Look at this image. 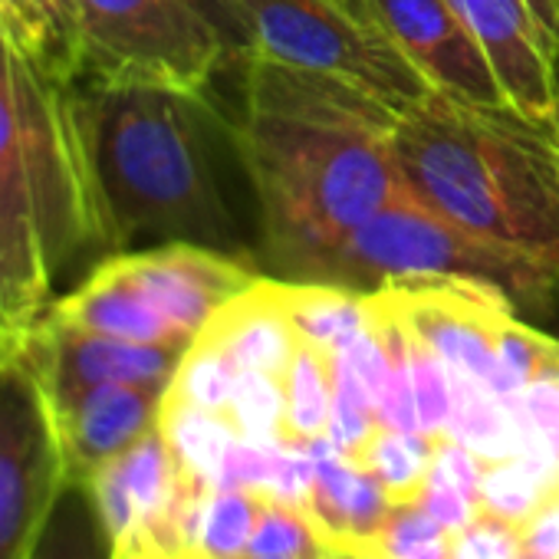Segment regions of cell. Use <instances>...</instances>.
Segmentation results:
<instances>
[{
  "mask_svg": "<svg viewBox=\"0 0 559 559\" xmlns=\"http://www.w3.org/2000/svg\"><path fill=\"white\" fill-rule=\"evenodd\" d=\"M556 132H559V129H556Z\"/></svg>",
  "mask_w": 559,
  "mask_h": 559,
  "instance_id": "44",
  "label": "cell"
},
{
  "mask_svg": "<svg viewBox=\"0 0 559 559\" xmlns=\"http://www.w3.org/2000/svg\"><path fill=\"white\" fill-rule=\"evenodd\" d=\"M237 559H297V556H237Z\"/></svg>",
  "mask_w": 559,
  "mask_h": 559,
  "instance_id": "38",
  "label": "cell"
},
{
  "mask_svg": "<svg viewBox=\"0 0 559 559\" xmlns=\"http://www.w3.org/2000/svg\"><path fill=\"white\" fill-rule=\"evenodd\" d=\"M158 428L181 467V474L198 484L201 490H214L227 461L230 444L237 441L234 428L211 412L181 405L165 399L162 402V415H158Z\"/></svg>",
  "mask_w": 559,
  "mask_h": 559,
  "instance_id": "19",
  "label": "cell"
},
{
  "mask_svg": "<svg viewBox=\"0 0 559 559\" xmlns=\"http://www.w3.org/2000/svg\"><path fill=\"white\" fill-rule=\"evenodd\" d=\"M507 402L523 428V441L539 444L559 467V349L539 369V376Z\"/></svg>",
  "mask_w": 559,
  "mask_h": 559,
  "instance_id": "29",
  "label": "cell"
},
{
  "mask_svg": "<svg viewBox=\"0 0 559 559\" xmlns=\"http://www.w3.org/2000/svg\"><path fill=\"white\" fill-rule=\"evenodd\" d=\"M559 343L536 333L533 326H523L510 310L497 320L493 330V385L490 392L500 399H510L526 382L539 376V369L556 356Z\"/></svg>",
  "mask_w": 559,
  "mask_h": 559,
  "instance_id": "26",
  "label": "cell"
},
{
  "mask_svg": "<svg viewBox=\"0 0 559 559\" xmlns=\"http://www.w3.org/2000/svg\"><path fill=\"white\" fill-rule=\"evenodd\" d=\"M552 83H556V103H559V24H556V40H552Z\"/></svg>",
  "mask_w": 559,
  "mask_h": 559,
  "instance_id": "37",
  "label": "cell"
},
{
  "mask_svg": "<svg viewBox=\"0 0 559 559\" xmlns=\"http://www.w3.org/2000/svg\"><path fill=\"white\" fill-rule=\"evenodd\" d=\"M326 543L320 539L310 516L284 500L260 497L257 523L247 543V556H297V559H320Z\"/></svg>",
  "mask_w": 559,
  "mask_h": 559,
  "instance_id": "27",
  "label": "cell"
},
{
  "mask_svg": "<svg viewBox=\"0 0 559 559\" xmlns=\"http://www.w3.org/2000/svg\"><path fill=\"white\" fill-rule=\"evenodd\" d=\"M253 57L353 83L405 112L431 86L405 53L340 0H237Z\"/></svg>",
  "mask_w": 559,
  "mask_h": 559,
  "instance_id": "7",
  "label": "cell"
},
{
  "mask_svg": "<svg viewBox=\"0 0 559 559\" xmlns=\"http://www.w3.org/2000/svg\"><path fill=\"white\" fill-rule=\"evenodd\" d=\"M484 50L507 106L526 119L552 122L559 112L552 83L556 21L546 0H448Z\"/></svg>",
  "mask_w": 559,
  "mask_h": 559,
  "instance_id": "10",
  "label": "cell"
},
{
  "mask_svg": "<svg viewBox=\"0 0 559 559\" xmlns=\"http://www.w3.org/2000/svg\"><path fill=\"white\" fill-rule=\"evenodd\" d=\"M276 284L300 343L317 346L330 356L349 346L372 320L369 297L346 287L313 284V280H276Z\"/></svg>",
  "mask_w": 559,
  "mask_h": 559,
  "instance_id": "17",
  "label": "cell"
},
{
  "mask_svg": "<svg viewBox=\"0 0 559 559\" xmlns=\"http://www.w3.org/2000/svg\"><path fill=\"white\" fill-rule=\"evenodd\" d=\"M21 346H24V336H21V333H14V330H8V326H0V362H8L11 356H17Z\"/></svg>",
  "mask_w": 559,
  "mask_h": 559,
  "instance_id": "36",
  "label": "cell"
},
{
  "mask_svg": "<svg viewBox=\"0 0 559 559\" xmlns=\"http://www.w3.org/2000/svg\"><path fill=\"white\" fill-rule=\"evenodd\" d=\"M552 122H556V129H559V112H556V119H552Z\"/></svg>",
  "mask_w": 559,
  "mask_h": 559,
  "instance_id": "43",
  "label": "cell"
},
{
  "mask_svg": "<svg viewBox=\"0 0 559 559\" xmlns=\"http://www.w3.org/2000/svg\"><path fill=\"white\" fill-rule=\"evenodd\" d=\"M412 280L477 284L500 290L510 304H539L559 284L546 266L464 234L408 191L366 217L336 247L313 284H336L369 297Z\"/></svg>",
  "mask_w": 559,
  "mask_h": 559,
  "instance_id": "6",
  "label": "cell"
},
{
  "mask_svg": "<svg viewBox=\"0 0 559 559\" xmlns=\"http://www.w3.org/2000/svg\"><path fill=\"white\" fill-rule=\"evenodd\" d=\"M168 389L158 385H93L63 399H50L63 457L73 480L93 477L106 461L129 451L152 428H158Z\"/></svg>",
  "mask_w": 559,
  "mask_h": 559,
  "instance_id": "13",
  "label": "cell"
},
{
  "mask_svg": "<svg viewBox=\"0 0 559 559\" xmlns=\"http://www.w3.org/2000/svg\"><path fill=\"white\" fill-rule=\"evenodd\" d=\"M399 109L326 73L243 60V119L230 132L257 194L263 250L284 280H317L336 247L405 191Z\"/></svg>",
  "mask_w": 559,
  "mask_h": 559,
  "instance_id": "1",
  "label": "cell"
},
{
  "mask_svg": "<svg viewBox=\"0 0 559 559\" xmlns=\"http://www.w3.org/2000/svg\"><path fill=\"white\" fill-rule=\"evenodd\" d=\"M435 444L438 441L421 431H395V428L379 425L376 435L359 451L356 464L366 467L382 484V490L389 493L395 507L418 503L431 474Z\"/></svg>",
  "mask_w": 559,
  "mask_h": 559,
  "instance_id": "21",
  "label": "cell"
},
{
  "mask_svg": "<svg viewBox=\"0 0 559 559\" xmlns=\"http://www.w3.org/2000/svg\"><path fill=\"white\" fill-rule=\"evenodd\" d=\"M8 40L60 83L83 80V40L73 0H0Z\"/></svg>",
  "mask_w": 559,
  "mask_h": 559,
  "instance_id": "16",
  "label": "cell"
},
{
  "mask_svg": "<svg viewBox=\"0 0 559 559\" xmlns=\"http://www.w3.org/2000/svg\"><path fill=\"white\" fill-rule=\"evenodd\" d=\"M523 559H543V556H526V552H523Z\"/></svg>",
  "mask_w": 559,
  "mask_h": 559,
  "instance_id": "42",
  "label": "cell"
},
{
  "mask_svg": "<svg viewBox=\"0 0 559 559\" xmlns=\"http://www.w3.org/2000/svg\"><path fill=\"white\" fill-rule=\"evenodd\" d=\"M418 503H421V510H425L431 520H438L448 533H457L461 526H467V523L477 516V510H480L464 490H457L454 484L441 480L438 474H428V484H425Z\"/></svg>",
  "mask_w": 559,
  "mask_h": 559,
  "instance_id": "33",
  "label": "cell"
},
{
  "mask_svg": "<svg viewBox=\"0 0 559 559\" xmlns=\"http://www.w3.org/2000/svg\"><path fill=\"white\" fill-rule=\"evenodd\" d=\"M0 37H8V31H4V17H0Z\"/></svg>",
  "mask_w": 559,
  "mask_h": 559,
  "instance_id": "40",
  "label": "cell"
},
{
  "mask_svg": "<svg viewBox=\"0 0 559 559\" xmlns=\"http://www.w3.org/2000/svg\"><path fill=\"white\" fill-rule=\"evenodd\" d=\"M408 359H412V389H415L421 435L441 441L448 438V418H451V372L415 330L408 343Z\"/></svg>",
  "mask_w": 559,
  "mask_h": 559,
  "instance_id": "30",
  "label": "cell"
},
{
  "mask_svg": "<svg viewBox=\"0 0 559 559\" xmlns=\"http://www.w3.org/2000/svg\"><path fill=\"white\" fill-rule=\"evenodd\" d=\"M188 11H194L224 44L227 63H243L253 57V40L243 24V14L237 8V0H181Z\"/></svg>",
  "mask_w": 559,
  "mask_h": 559,
  "instance_id": "32",
  "label": "cell"
},
{
  "mask_svg": "<svg viewBox=\"0 0 559 559\" xmlns=\"http://www.w3.org/2000/svg\"><path fill=\"white\" fill-rule=\"evenodd\" d=\"M546 4H549V11H552V21L559 24V0H546Z\"/></svg>",
  "mask_w": 559,
  "mask_h": 559,
  "instance_id": "39",
  "label": "cell"
},
{
  "mask_svg": "<svg viewBox=\"0 0 559 559\" xmlns=\"http://www.w3.org/2000/svg\"><path fill=\"white\" fill-rule=\"evenodd\" d=\"M260 273L237 253L198 243H158L106 253L47 317L126 343L188 349L201 330Z\"/></svg>",
  "mask_w": 559,
  "mask_h": 559,
  "instance_id": "5",
  "label": "cell"
},
{
  "mask_svg": "<svg viewBox=\"0 0 559 559\" xmlns=\"http://www.w3.org/2000/svg\"><path fill=\"white\" fill-rule=\"evenodd\" d=\"M520 543L526 556H543V559H559V497L546 500L523 526H520Z\"/></svg>",
  "mask_w": 559,
  "mask_h": 559,
  "instance_id": "34",
  "label": "cell"
},
{
  "mask_svg": "<svg viewBox=\"0 0 559 559\" xmlns=\"http://www.w3.org/2000/svg\"><path fill=\"white\" fill-rule=\"evenodd\" d=\"M257 490L217 487L207 490L194 513L191 530V559H237L247 556V543L260 510Z\"/></svg>",
  "mask_w": 559,
  "mask_h": 559,
  "instance_id": "22",
  "label": "cell"
},
{
  "mask_svg": "<svg viewBox=\"0 0 559 559\" xmlns=\"http://www.w3.org/2000/svg\"><path fill=\"white\" fill-rule=\"evenodd\" d=\"M116 543L83 480H67L31 559H112Z\"/></svg>",
  "mask_w": 559,
  "mask_h": 559,
  "instance_id": "20",
  "label": "cell"
},
{
  "mask_svg": "<svg viewBox=\"0 0 559 559\" xmlns=\"http://www.w3.org/2000/svg\"><path fill=\"white\" fill-rule=\"evenodd\" d=\"M224 421L237 438L257 444L287 441V392L284 379L266 372H237Z\"/></svg>",
  "mask_w": 559,
  "mask_h": 559,
  "instance_id": "24",
  "label": "cell"
},
{
  "mask_svg": "<svg viewBox=\"0 0 559 559\" xmlns=\"http://www.w3.org/2000/svg\"><path fill=\"white\" fill-rule=\"evenodd\" d=\"M21 353L37 372L44 392L50 399H63L73 392H83L93 385H112V382L168 389L188 349L181 353V349H165V346L126 343V340H112L103 333L60 323L44 313L40 323L24 336Z\"/></svg>",
  "mask_w": 559,
  "mask_h": 559,
  "instance_id": "11",
  "label": "cell"
},
{
  "mask_svg": "<svg viewBox=\"0 0 559 559\" xmlns=\"http://www.w3.org/2000/svg\"><path fill=\"white\" fill-rule=\"evenodd\" d=\"M287 441L307 444L326 435L333 412V356L300 343L284 376Z\"/></svg>",
  "mask_w": 559,
  "mask_h": 559,
  "instance_id": "23",
  "label": "cell"
},
{
  "mask_svg": "<svg viewBox=\"0 0 559 559\" xmlns=\"http://www.w3.org/2000/svg\"><path fill=\"white\" fill-rule=\"evenodd\" d=\"M237 372L240 369L227 359V353L217 343H211L207 336H198L188 346V353L181 356L178 372H175L165 399L224 418L234 382H237Z\"/></svg>",
  "mask_w": 559,
  "mask_h": 559,
  "instance_id": "25",
  "label": "cell"
},
{
  "mask_svg": "<svg viewBox=\"0 0 559 559\" xmlns=\"http://www.w3.org/2000/svg\"><path fill=\"white\" fill-rule=\"evenodd\" d=\"M70 480L53 405L24 359L0 362V559H31Z\"/></svg>",
  "mask_w": 559,
  "mask_h": 559,
  "instance_id": "9",
  "label": "cell"
},
{
  "mask_svg": "<svg viewBox=\"0 0 559 559\" xmlns=\"http://www.w3.org/2000/svg\"><path fill=\"white\" fill-rule=\"evenodd\" d=\"M201 336L217 343L240 372H266L276 379L287 376L300 346V336L280 300V284L270 276H257L237 300L217 310Z\"/></svg>",
  "mask_w": 559,
  "mask_h": 559,
  "instance_id": "15",
  "label": "cell"
},
{
  "mask_svg": "<svg viewBox=\"0 0 559 559\" xmlns=\"http://www.w3.org/2000/svg\"><path fill=\"white\" fill-rule=\"evenodd\" d=\"M83 80L204 93L227 50L181 0H73Z\"/></svg>",
  "mask_w": 559,
  "mask_h": 559,
  "instance_id": "8",
  "label": "cell"
},
{
  "mask_svg": "<svg viewBox=\"0 0 559 559\" xmlns=\"http://www.w3.org/2000/svg\"><path fill=\"white\" fill-rule=\"evenodd\" d=\"M382 34L405 53V60L428 80L431 90L507 106V96L467 27L448 0H372Z\"/></svg>",
  "mask_w": 559,
  "mask_h": 559,
  "instance_id": "12",
  "label": "cell"
},
{
  "mask_svg": "<svg viewBox=\"0 0 559 559\" xmlns=\"http://www.w3.org/2000/svg\"><path fill=\"white\" fill-rule=\"evenodd\" d=\"M109 253L198 243L234 253L237 224L214 162L217 112L204 93L158 83L70 86Z\"/></svg>",
  "mask_w": 559,
  "mask_h": 559,
  "instance_id": "2",
  "label": "cell"
},
{
  "mask_svg": "<svg viewBox=\"0 0 559 559\" xmlns=\"http://www.w3.org/2000/svg\"><path fill=\"white\" fill-rule=\"evenodd\" d=\"M340 4L353 14V17H359L366 27H376V31H382L379 27V21H376V8H372V0H340Z\"/></svg>",
  "mask_w": 559,
  "mask_h": 559,
  "instance_id": "35",
  "label": "cell"
},
{
  "mask_svg": "<svg viewBox=\"0 0 559 559\" xmlns=\"http://www.w3.org/2000/svg\"><path fill=\"white\" fill-rule=\"evenodd\" d=\"M448 438L471 448L484 464L523 451V428L507 399L493 395L484 382L451 372V418Z\"/></svg>",
  "mask_w": 559,
  "mask_h": 559,
  "instance_id": "18",
  "label": "cell"
},
{
  "mask_svg": "<svg viewBox=\"0 0 559 559\" xmlns=\"http://www.w3.org/2000/svg\"><path fill=\"white\" fill-rule=\"evenodd\" d=\"M448 559H523L520 526L487 510H477L467 526L451 533Z\"/></svg>",
  "mask_w": 559,
  "mask_h": 559,
  "instance_id": "31",
  "label": "cell"
},
{
  "mask_svg": "<svg viewBox=\"0 0 559 559\" xmlns=\"http://www.w3.org/2000/svg\"><path fill=\"white\" fill-rule=\"evenodd\" d=\"M405 191L464 234L559 276V132L510 106L428 90L399 112Z\"/></svg>",
  "mask_w": 559,
  "mask_h": 559,
  "instance_id": "3",
  "label": "cell"
},
{
  "mask_svg": "<svg viewBox=\"0 0 559 559\" xmlns=\"http://www.w3.org/2000/svg\"><path fill=\"white\" fill-rule=\"evenodd\" d=\"M0 240L34 273L60 280L109 253L70 86L0 37Z\"/></svg>",
  "mask_w": 559,
  "mask_h": 559,
  "instance_id": "4",
  "label": "cell"
},
{
  "mask_svg": "<svg viewBox=\"0 0 559 559\" xmlns=\"http://www.w3.org/2000/svg\"><path fill=\"white\" fill-rule=\"evenodd\" d=\"M57 300L53 287L0 240V326L27 336Z\"/></svg>",
  "mask_w": 559,
  "mask_h": 559,
  "instance_id": "28",
  "label": "cell"
},
{
  "mask_svg": "<svg viewBox=\"0 0 559 559\" xmlns=\"http://www.w3.org/2000/svg\"><path fill=\"white\" fill-rule=\"evenodd\" d=\"M307 451L313 457V490L307 516L317 526L320 539L326 546L379 556L382 533L395 510L382 484L353 457L340 454L326 435L307 441Z\"/></svg>",
  "mask_w": 559,
  "mask_h": 559,
  "instance_id": "14",
  "label": "cell"
},
{
  "mask_svg": "<svg viewBox=\"0 0 559 559\" xmlns=\"http://www.w3.org/2000/svg\"><path fill=\"white\" fill-rule=\"evenodd\" d=\"M112 559H132V556H126V552H116Z\"/></svg>",
  "mask_w": 559,
  "mask_h": 559,
  "instance_id": "41",
  "label": "cell"
}]
</instances>
